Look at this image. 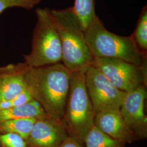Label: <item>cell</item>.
Listing matches in <instances>:
<instances>
[{"mask_svg": "<svg viewBox=\"0 0 147 147\" xmlns=\"http://www.w3.org/2000/svg\"><path fill=\"white\" fill-rule=\"evenodd\" d=\"M84 144L86 147H125L126 144L111 138L94 125L85 137Z\"/></svg>", "mask_w": 147, "mask_h": 147, "instance_id": "obj_16", "label": "cell"}, {"mask_svg": "<svg viewBox=\"0 0 147 147\" xmlns=\"http://www.w3.org/2000/svg\"><path fill=\"white\" fill-rule=\"evenodd\" d=\"M49 116L40 104L34 99L23 105L0 110V121L25 118L37 120Z\"/></svg>", "mask_w": 147, "mask_h": 147, "instance_id": "obj_12", "label": "cell"}, {"mask_svg": "<svg viewBox=\"0 0 147 147\" xmlns=\"http://www.w3.org/2000/svg\"><path fill=\"white\" fill-rule=\"evenodd\" d=\"M32 99H33L32 96L31 94L30 91L26 89L20 94L11 100L0 102V110L23 105L31 101Z\"/></svg>", "mask_w": 147, "mask_h": 147, "instance_id": "obj_19", "label": "cell"}, {"mask_svg": "<svg viewBox=\"0 0 147 147\" xmlns=\"http://www.w3.org/2000/svg\"><path fill=\"white\" fill-rule=\"evenodd\" d=\"M0 147H28L25 140L16 134L0 135Z\"/></svg>", "mask_w": 147, "mask_h": 147, "instance_id": "obj_18", "label": "cell"}, {"mask_svg": "<svg viewBox=\"0 0 147 147\" xmlns=\"http://www.w3.org/2000/svg\"><path fill=\"white\" fill-rule=\"evenodd\" d=\"M28 67L24 62L16 64L5 76L0 86V102L11 100L27 89L24 74Z\"/></svg>", "mask_w": 147, "mask_h": 147, "instance_id": "obj_11", "label": "cell"}, {"mask_svg": "<svg viewBox=\"0 0 147 147\" xmlns=\"http://www.w3.org/2000/svg\"><path fill=\"white\" fill-rule=\"evenodd\" d=\"M92 66L100 71L117 88L129 93L147 87V62L141 66L114 58H93Z\"/></svg>", "mask_w": 147, "mask_h": 147, "instance_id": "obj_6", "label": "cell"}, {"mask_svg": "<svg viewBox=\"0 0 147 147\" xmlns=\"http://www.w3.org/2000/svg\"><path fill=\"white\" fill-rule=\"evenodd\" d=\"M35 12L37 21L33 32L31 51L24 56V63L30 68L61 63V41L50 9L38 8Z\"/></svg>", "mask_w": 147, "mask_h": 147, "instance_id": "obj_5", "label": "cell"}, {"mask_svg": "<svg viewBox=\"0 0 147 147\" xmlns=\"http://www.w3.org/2000/svg\"><path fill=\"white\" fill-rule=\"evenodd\" d=\"M85 82L95 115L120 110L127 93L117 88L97 69L89 67L85 73Z\"/></svg>", "mask_w": 147, "mask_h": 147, "instance_id": "obj_7", "label": "cell"}, {"mask_svg": "<svg viewBox=\"0 0 147 147\" xmlns=\"http://www.w3.org/2000/svg\"><path fill=\"white\" fill-rule=\"evenodd\" d=\"M95 113L85 82V73H71L68 99L62 121L69 136L82 145L94 125Z\"/></svg>", "mask_w": 147, "mask_h": 147, "instance_id": "obj_3", "label": "cell"}, {"mask_svg": "<svg viewBox=\"0 0 147 147\" xmlns=\"http://www.w3.org/2000/svg\"><path fill=\"white\" fill-rule=\"evenodd\" d=\"M84 36L93 58H117L138 66L147 62V58L138 53L130 36H121L109 31L96 15Z\"/></svg>", "mask_w": 147, "mask_h": 147, "instance_id": "obj_4", "label": "cell"}, {"mask_svg": "<svg viewBox=\"0 0 147 147\" xmlns=\"http://www.w3.org/2000/svg\"><path fill=\"white\" fill-rule=\"evenodd\" d=\"M68 136L62 120L49 116L36 120L25 141L28 147H59Z\"/></svg>", "mask_w": 147, "mask_h": 147, "instance_id": "obj_9", "label": "cell"}, {"mask_svg": "<svg viewBox=\"0 0 147 147\" xmlns=\"http://www.w3.org/2000/svg\"><path fill=\"white\" fill-rule=\"evenodd\" d=\"M146 88L142 84L127 93L119 110L124 121L137 140L147 137V117L144 112Z\"/></svg>", "mask_w": 147, "mask_h": 147, "instance_id": "obj_8", "label": "cell"}, {"mask_svg": "<svg viewBox=\"0 0 147 147\" xmlns=\"http://www.w3.org/2000/svg\"><path fill=\"white\" fill-rule=\"evenodd\" d=\"M42 0H0V14L13 7L30 10L38 5Z\"/></svg>", "mask_w": 147, "mask_h": 147, "instance_id": "obj_17", "label": "cell"}, {"mask_svg": "<svg viewBox=\"0 0 147 147\" xmlns=\"http://www.w3.org/2000/svg\"><path fill=\"white\" fill-rule=\"evenodd\" d=\"M36 119L33 118L15 119L0 121V135L16 134L26 140Z\"/></svg>", "mask_w": 147, "mask_h": 147, "instance_id": "obj_13", "label": "cell"}, {"mask_svg": "<svg viewBox=\"0 0 147 147\" xmlns=\"http://www.w3.org/2000/svg\"><path fill=\"white\" fill-rule=\"evenodd\" d=\"M59 147H84V146L79 143L72 137L68 136Z\"/></svg>", "mask_w": 147, "mask_h": 147, "instance_id": "obj_21", "label": "cell"}, {"mask_svg": "<svg viewBox=\"0 0 147 147\" xmlns=\"http://www.w3.org/2000/svg\"><path fill=\"white\" fill-rule=\"evenodd\" d=\"M137 51L143 57H147V5L142 8L135 31L130 36Z\"/></svg>", "mask_w": 147, "mask_h": 147, "instance_id": "obj_14", "label": "cell"}, {"mask_svg": "<svg viewBox=\"0 0 147 147\" xmlns=\"http://www.w3.org/2000/svg\"><path fill=\"white\" fill-rule=\"evenodd\" d=\"M14 67L15 64H8L3 67H0V86L2 84L5 77L8 74L11 72L14 69Z\"/></svg>", "mask_w": 147, "mask_h": 147, "instance_id": "obj_20", "label": "cell"}, {"mask_svg": "<svg viewBox=\"0 0 147 147\" xmlns=\"http://www.w3.org/2000/svg\"><path fill=\"white\" fill-rule=\"evenodd\" d=\"M72 9L82 29L86 31L96 15L95 11V0H75Z\"/></svg>", "mask_w": 147, "mask_h": 147, "instance_id": "obj_15", "label": "cell"}, {"mask_svg": "<svg viewBox=\"0 0 147 147\" xmlns=\"http://www.w3.org/2000/svg\"><path fill=\"white\" fill-rule=\"evenodd\" d=\"M71 73L62 63L28 67L25 80L33 99L51 117L62 120L68 99Z\"/></svg>", "mask_w": 147, "mask_h": 147, "instance_id": "obj_1", "label": "cell"}, {"mask_svg": "<svg viewBox=\"0 0 147 147\" xmlns=\"http://www.w3.org/2000/svg\"><path fill=\"white\" fill-rule=\"evenodd\" d=\"M50 11L60 38L62 64L71 73H85L93 57L72 7Z\"/></svg>", "mask_w": 147, "mask_h": 147, "instance_id": "obj_2", "label": "cell"}, {"mask_svg": "<svg viewBox=\"0 0 147 147\" xmlns=\"http://www.w3.org/2000/svg\"><path fill=\"white\" fill-rule=\"evenodd\" d=\"M94 125L106 135L119 142L126 144L138 141L126 125L119 110L96 113Z\"/></svg>", "mask_w": 147, "mask_h": 147, "instance_id": "obj_10", "label": "cell"}]
</instances>
